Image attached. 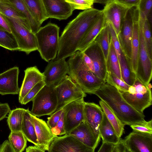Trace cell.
<instances>
[{
  "label": "cell",
  "mask_w": 152,
  "mask_h": 152,
  "mask_svg": "<svg viewBox=\"0 0 152 152\" xmlns=\"http://www.w3.org/2000/svg\"><path fill=\"white\" fill-rule=\"evenodd\" d=\"M151 86L146 85L137 77L134 84L126 91L121 92V95L131 106L139 112L144 110L152 104Z\"/></svg>",
  "instance_id": "obj_4"
},
{
  "label": "cell",
  "mask_w": 152,
  "mask_h": 152,
  "mask_svg": "<svg viewBox=\"0 0 152 152\" xmlns=\"http://www.w3.org/2000/svg\"><path fill=\"white\" fill-rule=\"evenodd\" d=\"M0 46L11 50H19L16 39L12 33L0 28Z\"/></svg>",
  "instance_id": "obj_36"
},
{
  "label": "cell",
  "mask_w": 152,
  "mask_h": 152,
  "mask_svg": "<svg viewBox=\"0 0 152 152\" xmlns=\"http://www.w3.org/2000/svg\"><path fill=\"white\" fill-rule=\"evenodd\" d=\"M140 10L134 7L133 13V29L131 45L130 64L132 71L136 75L139 49V21Z\"/></svg>",
  "instance_id": "obj_23"
},
{
  "label": "cell",
  "mask_w": 152,
  "mask_h": 152,
  "mask_svg": "<svg viewBox=\"0 0 152 152\" xmlns=\"http://www.w3.org/2000/svg\"><path fill=\"white\" fill-rule=\"evenodd\" d=\"M107 23L108 25L111 40L119 61L122 49L118 36L111 24Z\"/></svg>",
  "instance_id": "obj_41"
},
{
  "label": "cell",
  "mask_w": 152,
  "mask_h": 152,
  "mask_svg": "<svg viewBox=\"0 0 152 152\" xmlns=\"http://www.w3.org/2000/svg\"><path fill=\"white\" fill-rule=\"evenodd\" d=\"M54 87L57 98L56 111L62 108L67 104L86 96L80 87L67 75Z\"/></svg>",
  "instance_id": "obj_8"
},
{
  "label": "cell",
  "mask_w": 152,
  "mask_h": 152,
  "mask_svg": "<svg viewBox=\"0 0 152 152\" xmlns=\"http://www.w3.org/2000/svg\"><path fill=\"white\" fill-rule=\"evenodd\" d=\"M119 62L122 80L129 86L133 85L136 79L137 76L132 71L130 59L125 55L122 49Z\"/></svg>",
  "instance_id": "obj_29"
},
{
  "label": "cell",
  "mask_w": 152,
  "mask_h": 152,
  "mask_svg": "<svg viewBox=\"0 0 152 152\" xmlns=\"http://www.w3.org/2000/svg\"><path fill=\"white\" fill-rule=\"evenodd\" d=\"M59 27L49 23L40 27L35 34L38 49L42 58L48 62L57 55L59 46Z\"/></svg>",
  "instance_id": "obj_3"
},
{
  "label": "cell",
  "mask_w": 152,
  "mask_h": 152,
  "mask_svg": "<svg viewBox=\"0 0 152 152\" xmlns=\"http://www.w3.org/2000/svg\"><path fill=\"white\" fill-rule=\"evenodd\" d=\"M4 16L17 42L19 48V50L28 54L32 52L37 50L35 34L14 19Z\"/></svg>",
  "instance_id": "obj_9"
},
{
  "label": "cell",
  "mask_w": 152,
  "mask_h": 152,
  "mask_svg": "<svg viewBox=\"0 0 152 152\" xmlns=\"http://www.w3.org/2000/svg\"><path fill=\"white\" fill-rule=\"evenodd\" d=\"M124 140L129 152H152V134L133 131Z\"/></svg>",
  "instance_id": "obj_16"
},
{
  "label": "cell",
  "mask_w": 152,
  "mask_h": 152,
  "mask_svg": "<svg viewBox=\"0 0 152 152\" xmlns=\"http://www.w3.org/2000/svg\"><path fill=\"white\" fill-rule=\"evenodd\" d=\"M106 82L116 88L120 92L128 91L130 86L115 74L110 72H107Z\"/></svg>",
  "instance_id": "obj_37"
},
{
  "label": "cell",
  "mask_w": 152,
  "mask_h": 152,
  "mask_svg": "<svg viewBox=\"0 0 152 152\" xmlns=\"http://www.w3.org/2000/svg\"><path fill=\"white\" fill-rule=\"evenodd\" d=\"M0 12L4 16L15 20L31 31L29 24L25 18L10 4L0 0Z\"/></svg>",
  "instance_id": "obj_28"
},
{
  "label": "cell",
  "mask_w": 152,
  "mask_h": 152,
  "mask_svg": "<svg viewBox=\"0 0 152 152\" xmlns=\"http://www.w3.org/2000/svg\"><path fill=\"white\" fill-rule=\"evenodd\" d=\"M99 132L100 137L103 142L116 144L118 142L120 138L116 134L104 113L99 127Z\"/></svg>",
  "instance_id": "obj_27"
},
{
  "label": "cell",
  "mask_w": 152,
  "mask_h": 152,
  "mask_svg": "<svg viewBox=\"0 0 152 152\" xmlns=\"http://www.w3.org/2000/svg\"><path fill=\"white\" fill-rule=\"evenodd\" d=\"M32 101L33 105L30 112L32 114L38 117L50 115L55 112L57 105L54 86L45 85Z\"/></svg>",
  "instance_id": "obj_5"
},
{
  "label": "cell",
  "mask_w": 152,
  "mask_h": 152,
  "mask_svg": "<svg viewBox=\"0 0 152 152\" xmlns=\"http://www.w3.org/2000/svg\"><path fill=\"white\" fill-rule=\"evenodd\" d=\"M47 18L59 20L70 16L73 10L65 0H42Z\"/></svg>",
  "instance_id": "obj_15"
},
{
  "label": "cell",
  "mask_w": 152,
  "mask_h": 152,
  "mask_svg": "<svg viewBox=\"0 0 152 152\" xmlns=\"http://www.w3.org/2000/svg\"><path fill=\"white\" fill-rule=\"evenodd\" d=\"M84 98L72 101L63 107L66 134L85 121Z\"/></svg>",
  "instance_id": "obj_10"
},
{
  "label": "cell",
  "mask_w": 152,
  "mask_h": 152,
  "mask_svg": "<svg viewBox=\"0 0 152 152\" xmlns=\"http://www.w3.org/2000/svg\"><path fill=\"white\" fill-rule=\"evenodd\" d=\"M12 6L26 19L30 28L31 31L35 34L41 25L31 14L23 0H2Z\"/></svg>",
  "instance_id": "obj_25"
},
{
  "label": "cell",
  "mask_w": 152,
  "mask_h": 152,
  "mask_svg": "<svg viewBox=\"0 0 152 152\" xmlns=\"http://www.w3.org/2000/svg\"><path fill=\"white\" fill-rule=\"evenodd\" d=\"M50 60L43 73L46 86H55L68 74L69 67L65 58Z\"/></svg>",
  "instance_id": "obj_12"
},
{
  "label": "cell",
  "mask_w": 152,
  "mask_h": 152,
  "mask_svg": "<svg viewBox=\"0 0 152 152\" xmlns=\"http://www.w3.org/2000/svg\"><path fill=\"white\" fill-rule=\"evenodd\" d=\"M49 152H94V151L73 136L65 134L56 137L51 142L47 151Z\"/></svg>",
  "instance_id": "obj_11"
},
{
  "label": "cell",
  "mask_w": 152,
  "mask_h": 152,
  "mask_svg": "<svg viewBox=\"0 0 152 152\" xmlns=\"http://www.w3.org/2000/svg\"><path fill=\"white\" fill-rule=\"evenodd\" d=\"M63 110L62 108L56 111L50 115V117L48 118L47 124L50 129L55 126L59 121Z\"/></svg>",
  "instance_id": "obj_45"
},
{
  "label": "cell",
  "mask_w": 152,
  "mask_h": 152,
  "mask_svg": "<svg viewBox=\"0 0 152 152\" xmlns=\"http://www.w3.org/2000/svg\"><path fill=\"white\" fill-rule=\"evenodd\" d=\"M24 72V78L19 93L18 100L20 103L28 92L44 78L43 73L36 66L27 68Z\"/></svg>",
  "instance_id": "obj_21"
},
{
  "label": "cell",
  "mask_w": 152,
  "mask_h": 152,
  "mask_svg": "<svg viewBox=\"0 0 152 152\" xmlns=\"http://www.w3.org/2000/svg\"><path fill=\"white\" fill-rule=\"evenodd\" d=\"M39 145L48 151L52 140L57 136L54 135L47 123L31 113Z\"/></svg>",
  "instance_id": "obj_22"
},
{
  "label": "cell",
  "mask_w": 152,
  "mask_h": 152,
  "mask_svg": "<svg viewBox=\"0 0 152 152\" xmlns=\"http://www.w3.org/2000/svg\"><path fill=\"white\" fill-rule=\"evenodd\" d=\"M116 2L129 8L138 7L140 0H115Z\"/></svg>",
  "instance_id": "obj_46"
},
{
  "label": "cell",
  "mask_w": 152,
  "mask_h": 152,
  "mask_svg": "<svg viewBox=\"0 0 152 152\" xmlns=\"http://www.w3.org/2000/svg\"><path fill=\"white\" fill-rule=\"evenodd\" d=\"M94 94L112 110L123 124L131 125L145 123V116L129 104L116 88L106 83Z\"/></svg>",
  "instance_id": "obj_2"
},
{
  "label": "cell",
  "mask_w": 152,
  "mask_h": 152,
  "mask_svg": "<svg viewBox=\"0 0 152 152\" xmlns=\"http://www.w3.org/2000/svg\"><path fill=\"white\" fill-rule=\"evenodd\" d=\"M25 110L23 108H17L11 110L9 113L7 121L11 132L21 131Z\"/></svg>",
  "instance_id": "obj_32"
},
{
  "label": "cell",
  "mask_w": 152,
  "mask_h": 152,
  "mask_svg": "<svg viewBox=\"0 0 152 152\" xmlns=\"http://www.w3.org/2000/svg\"><path fill=\"white\" fill-rule=\"evenodd\" d=\"M115 0H94V3L105 4Z\"/></svg>",
  "instance_id": "obj_53"
},
{
  "label": "cell",
  "mask_w": 152,
  "mask_h": 152,
  "mask_svg": "<svg viewBox=\"0 0 152 152\" xmlns=\"http://www.w3.org/2000/svg\"><path fill=\"white\" fill-rule=\"evenodd\" d=\"M99 103L103 112L112 125L116 134L120 138L124 131V125L119 120L110 107L101 100Z\"/></svg>",
  "instance_id": "obj_31"
},
{
  "label": "cell",
  "mask_w": 152,
  "mask_h": 152,
  "mask_svg": "<svg viewBox=\"0 0 152 152\" xmlns=\"http://www.w3.org/2000/svg\"><path fill=\"white\" fill-rule=\"evenodd\" d=\"M139 21V49L136 76L146 85L150 83L152 77V62L148 56L144 41L143 31L145 17L140 12Z\"/></svg>",
  "instance_id": "obj_7"
},
{
  "label": "cell",
  "mask_w": 152,
  "mask_h": 152,
  "mask_svg": "<svg viewBox=\"0 0 152 152\" xmlns=\"http://www.w3.org/2000/svg\"><path fill=\"white\" fill-rule=\"evenodd\" d=\"M152 0H140L138 7L140 12L148 19L152 14Z\"/></svg>",
  "instance_id": "obj_43"
},
{
  "label": "cell",
  "mask_w": 152,
  "mask_h": 152,
  "mask_svg": "<svg viewBox=\"0 0 152 152\" xmlns=\"http://www.w3.org/2000/svg\"><path fill=\"white\" fill-rule=\"evenodd\" d=\"M102 13V10L93 8L84 10L67 24L60 37L57 59H66L77 51L82 38Z\"/></svg>",
  "instance_id": "obj_1"
},
{
  "label": "cell",
  "mask_w": 152,
  "mask_h": 152,
  "mask_svg": "<svg viewBox=\"0 0 152 152\" xmlns=\"http://www.w3.org/2000/svg\"><path fill=\"white\" fill-rule=\"evenodd\" d=\"M15 152L9 140L5 141L0 145V152Z\"/></svg>",
  "instance_id": "obj_50"
},
{
  "label": "cell",
  "mask_w": 152,
  "mask_h": 152,
  "mask_svg": "<svg viewBox=\"0 0 152 152\" xmlns=\"http://www.w3.org/2000/svg\"><path fill=\"white\" fill-rule=\"evenodd\" d=\"M106 64L107 72H110L113 73L120 79L122 80L119 59L111 39L109 54Z\"/></svg>",
  "instance_id": "obj_33"
},
{
  "label": "cell",
  "mask_w": 152,
  "mask_h": 152,
  "mask_svg": "<svg viewBox=\"0 0 152 152\" xmlns=\"http://www.w3.org/2000/svg\"><path fill=\"white\" fill-rule=\"evenodd\" d=\"M151 26L148 20L145 18L143 26L144 38L148 55L150 58L152 60V39Z\"/></svg>",
  "instance_id": "obj_38"
},
{
  "label": "cell",
  "mask_w": 152,
  "mask_h": 152,
  "mask_svg": "<svg viewBox=\"0 0 152 152\" xmlns=\"http://www.w3.org/2000/svg\"><path fill=\"white\" fill-rule=\"evenodd\" d=\"M19 69L17 66L10 68L0 74V94L2 95L19 93L18 84Z\"/></svg>",
  "instance_id": "obj_18"
},
{
  "label": "cell",
  "mask_w": 152,
  "mask_h": 152,
  "mask_svg": "<svg viewBox=\"0 0 152 152\" xmlns=\"http://www.w3.org/2000/svg\"><path fill=\"white\" fill-rule=\"evenodd\" d=\"M51 130L52 134L56 136L62 135L66 134L64 120V110L59 121L55 126L51 129Z\"/></svg>",
  "instance_id": "obj_44"
},
{
  "label": "cell",
  "mask_w": 152,
  "mask_h": 152,
  "mask_svg": "<svg viewBox=\"0 0 152 152\" xmlns=\"http://www.w3.org/2000/svg\"><path fill=\"white\" fill-rule=\"evenodd\" d=\"M45 85L44 80L38 83L28 92L22 99L20 103L22 104L25 105L32 101L39 91Z\"/></svg>",
  "instance_id": "obj_40"
},
{
  "label": "cell",
  "mask_w": 152,
  "mask_h": 152,
  "mask_svg": "<svg viewBox=\"0 0 152 152\" xmlns=\"http://www.w3.org/2000/svg\"><path fill=\"white\" fill-rule=\"evenodd\" d=\"M106 24V22L102 12L101 15L82 39L77 47V50L84 52L95 40Z\"/></svg>",
  "instance_id": "obj_24"
},
{
  "label": "cell",
  "mask_w": 152,
  "mask_h": 152,
  "mask_svg": "<svg viewBox=\"0 0 152 152\" xmlns=\"http://www.w3.org/2000/svg\"><path fill=\"white\" fill-rule=\"evenodd\" d=\"M67 62L69 67L68 75L85 93L94 94L106 83L94 73L82 69L70 62Z\"/></svg>",
  "instance_id": "obj_6"
},
{
  "label": "cell",
  "mask_w": 152,
  "mask_h": 152,
  "mask_svg": "<svg viewBox=\"0 0 152 152\" xmlns=\"http://www.w3.org/2000/svg\"><path fill=\"white\" fill-rule=\"evenodd\" d=\"M110 40L108 25L106 23L105 26L101 30L95 40L100 47L104 56L106 62L109 54Z\"/></svg>",
  "instance_id": "obj_34"
},
{
  "label": "cell",
  "mask_w": 152,
  "mask_h": 152,
  "mask_svg": "<svg viewBox=\"0 0 152 152\" xmlns=\"http://www.w3.org/2000/svg\"><path fill=\"white\" fill-rule=\"evenodd\" d=\"M134 7L129 9L127 12L118 36L121 49L130 60L133 29Z\"/></svg>",
  "instance_id": "obj_14"
},
{
  "label": "cell",
  "mask_w": 152,
  "mask_h": 152,
  "mask_svg": "<svg viewBox=\"0 0 152 152\" xmlns=\"http://www.w3.org/2000/svg\"><path fill=\"white\" fill-rule=\"evenodd\" d=\"M133 131L141 133L152 134V120L143 124H136L130 125Z\"/></svg>",
  "instance_id": "obj_42"
},
{
  "label": "cell",
  "mask_w": 152,
  "mask_h": 152,
  "mask_svg": "<svg viewBox=\"0 0 152 152\" xmlns=\"http://www.w3.org/2000/svg\"><path fill=\"white\" fill-rule=\"evenodd\" d=\"M71 6L73 10H85L93 8L94 0H65Z\"/></svg>",
  "instance_id": "obj_39"
},
{
  "label": "cell",
  "mask_w": 152,
  "mask_h": 152,
  "mask_svg": "<svg viewBox=\"0 0 152 152\" xmlns=\"http://www.w3.org/2000/svg\"><path fill=\"white\" fill-rule=\"evenodd\" d=\"M8 139L15 152H22L26 146L27 140L21 131L11 132Z\"/></svg>",
  "instance_id": "obj_35"
},
{
  "label": "cell",
  "mask_w": 152,
  "mask_h": 152,
  "mask_svg": "<svg viewBox=\"0 0 152 152\" xmlns=\"http://www.w3.org/2000/svg\"><path fill=\"white\" fill-rule=\"evenodd\" d=\"M46 151L39 145H35L29 146L26 149V152H44Z\"/></svg>",
  "instance_id": "obj_52"
},
{
  "label": "cell",
  "mask_w": 152,
  "mask_h": 152,
  "mask_svg": "<svg viewBox=\"0 0 152 152\" xmlns=\"http://www.w3.org/2000/svg\"><path fill=\"white\" fill-rule=\"evenodd\" d=\"M21 131L27 140L39 145L31 113L28 109H26L24 113Z\"/></svg>",
  "instance_id": "obj_26"
},
{
  "label": "cell",
  "mask_w": 152,
  "mask_h": 152,
  "mask_svg": "<svg viewBox=\"0 0 152 152\" xmlns=\"http://www.w3.org/2000/svg\"><path fill=\"white\" fill-rule=\"evenodd\" d=\"M115 144L106 142L102 141V144L98 152H113Z\"/></svg>",
  "instance_id": "obj_49"
},
{
  "label": "cell",
  "mask_w": 152,
  "mask_h": 152,
  "mask_svg": "<svg viewBox=\"0 0 152 152\" xmlns=\"http://www.w3.org/2000/svg\"><path fill=\"white\" fill-rule=\"evenodd\" d=\"M11 110L10 107L7 103H0V121L3 120Z\"/></svg>",
  "instance_id": "obj_48"
},
{
  "label": "cell",
  "mask_w": 152,
  "mask_h": 152,
  "mask_svg": "<svg viewBox=\"0 0 152 152\" xmlns=\"http://www.w3.org/2000/svg\"><path fill=\"white\" fill-rule=\"evenodd\" d=\"M28 9L41 25L48 19L42 0H23Z\"/></svg>",
  "instance_id": "obj_30"
},
{
  "label": "cell",
  "mask_w": 152,
  "mask_h": 152,
  "mask_svg": "<svg viewBox=\"0 0 152 152\" xmlns=\"http://www.w3.org/2000/svg\"><path fill=\"white\" fill-rule=\"evenodd\" d=\"M103 112L98 105L92 102H85L84 106L85 121L92 129L97 139L100 141L99 127Z\"/></svg>",
  "instance_id": "obj_19"
},
{
  "label": "cell",
  "mask_w": 152,
  "mask_h": 152,
  "mask_svg": "<svg viewBox=\"0 0 152 152\" xmlns=\"http://www.w3.org/2000/svg\"><path fill=\"white\" fill-rule=\"evenodd\" d=\"M129 152L124 140L120 138L117 143L115 144L113 152Z\"/></svg>",
  "instance_id": "obj_47"
},
{
  "label": "cell",
  "mask_w": 152,
  "mask_h": 152,
  "mask_svg": "<svg viewBox=\"0 0 152 152\" xmlns=\"http://www.w3.org/2000/svg\"><path fill=\"white\" fill-rule=\"evenodd\" d=\"M91 59L94 73L106 81L107 74L106 61L103 53L98 43L94 41L83 52Z\"/></svg>",
  "instance_id": "obj_17"
},
{
  "label": "cell",
  "mask_w": 152,
  "mask_h": 152,
  "mask_svg": "<svg viewBox=\"0 0 152 152\" xmlns=\"http://www.w3.org/2000/svg\"><path fill=\"white\" fill-rule=\"evenodd\" d=\"M129 9L113 1L105 4L102 10L106 23L111 24L118 36L126 14Z\"/></svg>",
  "instance_id": "obj_13"
},
{
  "label": "cell",
  "mask_w": 152,
  "mask_h": 152,
  "mask_svg": "<svg viewBox=\"0 0 152 152\" xmlns=\"http://www.w3.org/2000/svg\"><path fill=\"white\" fill-rule=\"evenodd\" d=\"M0 28L12 33L10 29L4 16L0 12Z\"/></svg>",
  "instance_id": "obj_51"
},
{
  "label": "cell",
  "mask_w": 152,
  "mask_h": 152,
  "mask_svg": "<svg viewBox=\"0 0 152 152\" xmlns=\"http://www.w3.org/2000/svg\"><path fill=\"white\" fill-rule=\"evenodd\" d=\"M68 134L73 136L83 144L94 151L100 141L91 128L85 121Z\"/></svg>",
  "instance_id": "obj_20"
}]
</instances>
